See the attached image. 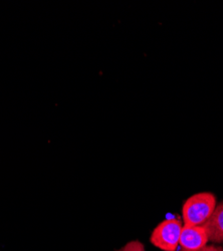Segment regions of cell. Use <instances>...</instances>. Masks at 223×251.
<instances>
[{"mask_svg": "<svg viewBox=\"0 0 223 251\" xmlns=\"http://www.w3.org/2000/svg\"><path fill=\"white\" fill-rule=\"evenodd\" d=\"M208 237L205 229L202 225H187L184 224L181 230L179 245L185 250H197L206 246Z\"/></svg>", "mask_w": 223, "mask_h": 251, "instance_id": "3", "label": "cell"}, {"mask_svg": "<svg viewBox=\"0 0 223 251\" xmlns=\"http://www.w3.org/2000/svg\"><path fill=\"white\" fill-rule=\"evenodd\" d=\"M202 226L205 229L208 241L223 242V202L216 205L211 216Z\"/></svg>", "mask_w": 223, "mask_h": 251, "instance_id": "4", "label": "cell"}, {"mask_svg": "<svg viewBox=\"0 0 223 251\" xmlns=\"http://www.w3.org/2000/svg\"><path fill=\"white\" fill-rule=\"evenodd\" d=\"M181 221L177 219H168L161 222L152 232L151 242L156 247L164 251H176L182 230Z\"/></svg>", "mask_w": 223, "mask_h": 251, "instance_id": "2", "label": "cell"}, {"mask_svg": "<svg viewBox=\"0 0 223 251\" xmlns=\"http://www.w3.org/2000/svg\"><path fill=\"white\" fill-rule=\"evenodd\" d=\"M216 207V198L212 193H198L186 200L182 208L184 224L203 225Z\"/></svg>", "mask_w": 223, "mask_h": 251, "instance_id": "1", "label": "cell"}, {"mask_svg": "<svg viewBox=\"0 0 223 251\" xmlns=\"http://www.w3.org/2000/svg\"><path fill=\"white\" fill-rule=\"evenodd\" d=\"M181 251H223V248L219 247V246H214V245H206V246L202 247L200 249H197V250H185V249H182Z\"/></svg>", "mask_w": 223, "mask_h": 251, "instance_id": "5", "label": "cell"}]
</instances>
